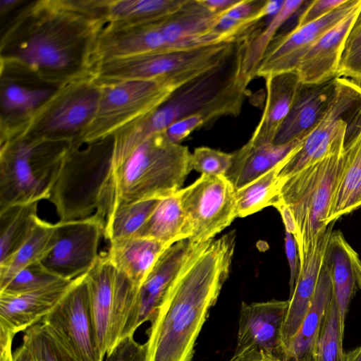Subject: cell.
Segmentation results:
<instances>
[{"label":"cell","mask_w":361,"mask_h":361,"mask_svg":"<svg viewBox=\"0 0 361 361\" xmlns=\"http://www.w3.org/2000/svg\"><path fill=\"white\" fill-rule=\"evenodd\" d=\"M107 0L27 1L0 41L1 73L30 75L61 87L91 75Z\"/></svg>","instance_id":"cell-1"},{"label":"cell","mask_w":361,"mask_h":361,"mask_svg":"<svg viewBox=\"0 0 361 361\" xmlns=\"http://www.w3.org/2000/svg\"><path fill=\"white\" fill-rule=\"evenodd\" d=\"M235 231L195 245L147 330L145 361H191L210 309L227 280Z\"/></svg>","instance_id":"cell-2"},{"label":"cell","mask_w":361,"mask_h":361,"mask_svg":"<svg viewBox=\"0 0 361 361\" xmlns=\"http://www.w3.org/2000/svg\"><path fill=\"white\" fill-rule=\"evenodd\" d=\"M192 171L188 147L172 142L166 131L156 133L129 151L111 147L98 166V194L93 216L104 225L118 207L161 199L182 188Z\"/></svg>","instance_id":"cell-3"},{"label":"cell","mask_w":361,"mask_h":361,"mask_svg":"<svg viewBox=\"0 0 361 361\" xmlns=\"http://www.w3.org/2000/svg\"><path fill=\"white\" fill-rule=\"evenodd\" d=\"M244 42L226 62L180 86L157 109L137 118L136 132L147 138L188 116L198 130L239 115L249 85L240 74Z\"/></svg>","instance_id":"cell-4"},{"label":"cell","mask_w":361,"mask_h":361,"mask_svg":"<svg viewBox=\"0 0 361 361\" xmlns=\"http://www.w3.org/2000/svg\"><path fill=\"white\" fill-rule=\"evenodd\" d=\"M0 147L1 212L13 205L49 200L73 144L18 137Z\"/></svg>","instance_id":"cell-5"},{"label":"cell","mask_w":361,"mask_h":361,"mask_svg":"<svg viewBox=\"0 0 361 361\" xmlns=\"http://www.w3.org/2000/svg\"><path fill=\"white\" fill-rule=\"evenodd\" d=\"M244 41L111 59L97 63L91 75L102 85L152 80L176 90L226 62Z\"/></svg>","instance_id":"cell-6"},{"label":"cell","mask_w":361,"mask_h":361,"mask_svg":"<svg viewBox=\"0 0 361 361\" xmlns=\"http://www.w3.org/2000/svg\"><path fill=\"white\" fill-rule=\"evenodd\" d=\"M344 162L343 148L279 182L278 200L290 209L295 221L300 262L314 247L328 228V218Z\"/></svg>","instance_id":"cell-7"},{"label":"cell","mask_w":361,"mask_h":361,"mask_svg":"<svg viewBox=\"0 0 361 361\" xmlns=\"http://www.w3.org/2000/svg\"><path fill=\"white\" fill-rule=\"evenodd\" d=\"M94 335L102 360L121 340L138 289L106 253L85 274Z\"/></svg>","instance_id":"cell-8"},{"label":"cell","mask_w":361,"mask_h":361,"mask_svg":"<svg viewBox=\"0 0 361 361\" xmlns=\"http://www.w3.org/2000/svg\"><path fill=\"white\" fill-rule=\"evenodd\" d=\"M361 118V88L352 80L336 78V92L327 112L300 145L281 163L279 182L345 147V136Z\"/></svg>","instance_id":"cell-9"},{"label":"cell","mask_w":361,"mask_h":361,"mask_svg":"<svg viewBox=\"0 0 361 361\" xmlns=\"http://www.w3.org/2000/svg\"><path fill=\"white\" fill-rule=\"evenodd\" d=\"M101 89L91 75L61 86L16 137L68 141L79 147L97 112Z\"/></svg>","instance_id":"cell-10"},{"label":"cell","mask_w":361,"mask_h":361,"mask_svg":"<svg viewBox=\"0 0 361 361\" xmlns=\"http://www.w3.org/2000/svg\"><path fill=\"white\" fill-rule=\"evenodd\" d=\"M97 112L78 146L106 138L129 123L157 109L174 92L152 80H128L100 85Z\"/></svg>","instance_id":"cell-11"},{"label":"cell","mask_w":361,"mask_h":361,"mask_svg":"<svg viewBox=\"0 0 361 361\" xmlns=\"http://www.w3.org/2000/svg\"><path fill=\"white\" fill-rule=\"evenodd\" d=\"M236 190L225 176L201 175L179 190L186 218L188 240L198 245L209 241L237 217Z\"/></svg>","instance_id":"cell-12"},{"label":"cell","mask_w":361,"mask_h":361,"mask_svg":"<svg viewBox=\"0 0 361 361\" xmlns=\"http://www.w3.org/2000/svg\"><path fill=\"white\" fill-rule=\"evenodd\" d=\"M75 361H103L95 342L85 274L41 321Z\"/></svg>","instance_id":"cell-13"},{"label":"cell","mask_w":361,"mask_h":361,"mask_svg":"<svg viewBox=\"0 0 361 361\" xmlns=\"http://www.w3.org/2000/svg\"><path fill=\"white\" fill-rule=\"evenodd\" d=\"M104 225L94 216L55 224L51 246L40 261L49 271L64 280L87 273L97 262Z\"/></svg>","instance_id":"cell-14"},{"label":"cell","mask_w":361,"mask_h":361,"mask_svg":"<svg viewBox=\"0 0 361 361\" xmlns=\"http://www.w3.org/2000/svg\"><path fill=\"white\" fill-rule=\"evenodd\" d=\"M361 7V0L345 1L322 18L303 25H295L283 34L276 35L267 49L256 77H269L295 72L305 53L326 32L349 13Z\"/></svg>","instance_id":"cell-15"},{"label":"cell","mask_w":361,"mask_h":361,"mask_svg":"<svg viewBox=\"0 0 361 361\" xmlns=\"http://www.w3.org/2000/svg\"><path fill=\"white\" fill-rule=\"evenodd\" d=\"M288 306V300L243 302L233 356L265 354L286 360L282 331Z\"/></svg>","instance_id":"cell-16"},{"label":"cell","mask_w":361,"mask_h":361,"mask_svg":"<svg viewBox=\"0 0 361 361\" xmlns=\"http://www.w3.org/2000/svg\"><path fill=\"white\" fill-rule=\"evenodd\" d=\"M60 87L18 73H1V143L19 136Z\"/></svg>","instance_id":"cell-17"},{"label":"cell","mask_w":361,"mask_h":361,"mask_svg":"<svg viewBox=\"0 0 361 361\" xmlns=\"http://www.w3.org/2000/svg\"><path fill=\"white\" fill-rule=\"evenodd\" d=\"M195 244L188 239L168 247L159 257L138 288L134 302L123 327L121 340L134 335L145 322H151L188 253Z\"/></svg>","instance_id":"cell-18"},{"label":"cell","mask_w":361,"mask_h":361,"mask_svg":"<svg viewBox=\"0 0 361 361\" xmlns=\"http://www.w3.org/2000/svg\"><path fill=\"white\" fill-rule=\"evenodd\" d=\"M74 280H61L23 293L0 292V331L15 336L40 322L63 298Z\"/></svg>","instance_id":"cell-19"},{"label":"cell","mask_w":361,"mask_h":361,"mask_svg":"<svg viewBox=\"0 0 361 361\" xmlns=\"http://www.w3.org/2000/svg\"><path fill=\"white\" fill-rule=\"evenodd\" d=\"M336 78L319 84H300L292 108L273 145L302 140L329 109L336 92Z\"/></svg>","instance_id":"cell-20"},{"label":"cell","mask_w":361,"mask_h":361,"mask_svg":"<svg viewBox=\"0 0 361 361\" xmlns=\"http://www.w3.org/2000/svg\"><path fill=\"white\" fill-rule=\"evenodd\" d=\"M334 223L329 224L314 247L300 262L299 273L288 300V306L282 331L286 359L290 341L298 331L311 305Z\"/></svg>","instance_id":"cell-21"},{"label":"cell","mask_w":361,"mask_h":361,"mask_svg":"<svg viewBox=\"0 0 361 361\" xmlns=\"http://www.w3.org/2000/svg\"><path fill=\"white\" fill-rule=\"evenodd\" d=\"M361 7L326 32L305 53L295 73L302 84H319L337 77L348 34Z\"/></svg>","instance_id":"cell-22"},{"label":"cell","mask_w":361,"mask_h":361,"mask_svg":"<svg viewBox=\"0 0 361 361\" xmlns=\"http://www.w3.org/2000/svg\"><path fill=\"white\" fill-rule=\"evenodd\" d=\"M324 262L330 271L334 296L345 329L349 304L361 289V259L343 233L335 231L331 234Z\"/></svg>","instance_id":"cell-23"},{"label":"cell","mask_w":361,"mask_h":361,"mask_svg":"<svg viewBox=\"0 0 361 361\" xmlns=\"http://www.w3.org/2000/svg\"><path fill=\"white\" fill-rule=\"evenodd\" d=\"M266 101L258 125L249 142L257 145H272L288 116L300 81L295 72L273 75L266 78Z\"/></svg>","instance_id":"cell-24"},{"label":"cell","mask_w":361,"mask_h":361,"mask_svg":"<svg viewBox=\"0 0 361 361\" xmlns=\"http://www.w3.org/2000/svg\"><path fill=\"white\" fill-rule=\"evenodd\" d=\"M302 140L282 145H257L249 141L232 153L225 176L237 190L252 182L281 162Z\"/></svg>","instance_id":"cell-25"},{"label":"cell","mask_w":361,"mask_h":361,"mask_svg":"<svg viewBox=\"0 0 361 361\" xmlns=\"http://www.w3.org/2000/svg\"><path fill=\"white\" fill-rule=\"evenodd\" d=\"M168 247L154 240L133 236L111 242L106 254L114 267L139 288Z\"/></svg>","instance_id":"cell-26"},{"label":"cell","mask_w":361,"mask_h":361,"mask_svg":"<svg viewBox=\"0 0 361 361\" xmlns=\"http://www.w3.org/2000/svg\"><path fill=\"white\" fill-rule=\"evenodd\" d=\"M333 296L330 271L324 260L311 305L287 348V361H306L310 358L323 317Z\"/></svg>","instance_id":"cell-27"},{"label":"cell","mask_w":361,"mask_h":361,"mask_svg":"<svg viewBox=\"0 0 361 361\" xmlns=\"http://www.w3.org/2000/svg\"><path fill=\"white\" fill-rule=\"evenodd\" d=\"M136 237L158 241L167 247L188 239L186 218L179 190L159 200Z\"/></svg>","instance_id":"cell-28"},{"label":"cell","mask_w":361,"mask_h":361,"mask_svg":"<svg viewBox=\"0 0 361 361\" xmlns=\"http://www.w3.org/2000/svg\"><path fill=\"white\" fill-rule=\"evenodd\" d=\"M344 166L328 218L329 224L354 210L361 185V124L345 140Z\"/></svg>","instance_id":"cell-29"},{"label":"cell","mask_w":361,"mask_h":361,"mask_svg":"<svg viewBox=\"0 0 361 361\" xmlns=\"http://www.w3.org/2000/svg\"><path fill=\"white\" fill-rule=\"evenodd\" d=\"M186 0H107L106 25L129 26L153 23L178 11Z\"/></svg>","instance_id":"cell-30"},{"label":"cell","mask_w":361,"mask_h":361,"mask_svg":"<svg viewBox=\"0 0 361 361\" xmlns=\"http://www.w3.org/2000/svg\"><path fill=\"white\" fill-rule=\"evenodd\" d=\"M305 2L304 0H285L266 27L257 28L244 42L240 74L248 84L256 77L262 57L277 31Z\"/></svg>","instance_id":"cell-31"},{"label":"cell","mask_w":361,"mask_h":361,"mask_svg":"<svg viewBox=\"0 0 361 361\" xmlns=\"http://www.w3.org/2000/svg\"><path fill=\"white\" fill-rule=\"evenodd\" d=\"M38 202L16 204L0 212V264L16 252L32 233L39 220Z\"/></svg>","instance_id":"cell-32"},{"label":"cell","mask_w":361,"mask_h":361,"mask_svg":"<svg viewBox=\"0 0 361 361\" xmlns=\"http://www.w3.org/2000/svg\"><path fill=\"white\" fill-rule=\"evenodd\" d=\"M55 224L39 219L25 243L6 261L0 264V288L26 267L40 262L51 246Z\"/></svg>","instance_id":"cell-33"},{"label":"cell","mask_w":361,"mask_h":361,"mask_svg":"<svg viewBox=\"0 0 361 361\" xmlns=\"http://www.w3.org/2000/svg\"><path fill=\"white\" fill-rule=\"evenodd\" d=\"M281 163V162H280ZM280 163L235 192L237 217L243 218L272 206L278 201Z\"/></svg>","instance_id":"cell-34"},{"label":"cell","mask_w":361,"mask_h":361,"mask_svg":"<svg viewBox=\"0 0 361 361\" xmlns=\"http://www.w3.org/2000/svg\"><path fill=\"white\" fill-rule=\"evenodd\" d=\"M23 332L13 361H75L41 322Z\"/></svg>","instance_id":"cell-35"},{"label":"cell","mask_w":361,"mask_h":361,"mask_svg":"<svg viewBox=\"0 0 361 361\" xmlns=\"http://www.w3.org/2000/svg\"><path fill=\"white\" fill-rule=\"evenodd\" d=\"M344 331L333 296L323 317L311 355L306 361H344Z\"/></svg>","instance_id":"cell-36"},{"label":"cell","mask_w":361,"mask_h":361,"mask_svg":"<svg viewBox=\"0 0 361 361\" xmlns=\"http://www.w3.org/2000/svg\"><path fill=\"white\" fill-rule=\"evenodd\" d=\"M159 200L138 201L118 207L106 221L103 235L110 243L135 236L148 219Z\"/></svg>","instance_id":"cell-37"},{"label":"cell","mask_w":361,"mask_h":361,"mask_svg":"<svg viewBox=\"0 0 361 361\" xmlns=\"http://www.w3.org/2000/svg\"><path fill=\"white\" fill-rule=\"evenodd\" d=\"M338 78L361 81V9L348 34L340 59Z\"/></svg>","instance_id":"cell-38"},{"label":"cell","mask_w":361,"mask_h":361,"mask_svg":"<svg viewBox=\"0 0 361 361\" xmlns=\"http://www.w3.org/2000/svg\"><path fill=\"white\" fill-rule=\"evenodd\" d=\"M62 279L45 269L40 262L32 264L19 271L0 292L23 293L39 289Z\"/></svg>","instance_id":"cell-39"},{"label":"cell","mask_w":361,"mask_h":361,"mask_svg":"<svg viewBox=\"0 0 361 361\" xmlns=\"http://www.w3.org/2000/svg\"><path fill=\"white\" fill-rule=\"evenodd\" d=\"M232 159V153H226L207 147H200L191 153V168L207 176H225Z\"/></svg>","instance_id":"cell-40"},{"label":"cell","mask_w":361,"mask_h":361,"mask_svg":"<svg viewBox=\"0 0 361 361\" xmlns=\"http://www.w3.org/2000/svg\"><path fill=\"white\" fill-rule=\"evenodd\" d=\"M106 356V361H145L147 348L145 343L137 342L134 335L127 336Z\"/></svg>","instance_id":"cell-41"},{"label":"cell","mask_w":361,"mask_h":361,"mask_svg":"<svg viewBox=\"0 0 361 361\" xmlns=\"http://www.w3.org/2000/svg\"><path fill=\"white\" fill-rule=\"evenodd\" d=\"M345 0H314L310 1L307 6L300 15L297 25H303L315 21L330 13Z\"/></svg>","instance_id":"cell-42"},{"label":"cell","mask_w":361,"mask_h":361,"mask_svg":"<svg viewBox=\"0 0 361 361\" xmlns=\"http://www.w3.org/2000/svg\"><path fill=\"white\" fill-rule=\"evenodd\" d=\"M285 250L290 268V294L293 290L295 283L299 273L300 261L298 252V247L294 236L290 233L286 232Z\"/></svg>","instance_id":"cell-43"},{"label":"cell","mask_w":361,"mask_h":361,"mask_svg":"<svg viewBox=\"0 0 361 361\" xmlns=\"http://www.w3.org/2000/svg\"><path fill=\"white\" fill-rule=\"evenodd\" d=\"M274 207L277 209L281 216L286 232L292 234L295 239L297 236V228L294 216L290 209L279 200L275 203Z\"/></svg>","instance_id":"cell-44"},{"label":"cell","mask_w":361,"mask_h":361,"mask_svg":"<svg viewBox=\"0 0 361 361\" xmlns=\"http://www.w3.org/2000/svg\"><path fill=\"white\" fill-rule=\"evenodd\" d=\"M238 1L239 0H202L207 8L217 14L226 11Z\"/></svg>","instance_id":"cell-45"},{"label":"cell","mask_w":361,"mask_h":361,"mask_svg":"<svg viewBox=\"0 0 361 361\" xmlns=\"http://www.w3.org/2000/svg\"><path fill=\"white\" fill-rule=\"evenodd\" d=\"M27 1L25 0H1L0 1V17L4 18L8 15L11 11L18 10Z\"/></svg>","instance_id":"cell-46"},{"label":"cell","mask_w":361,"mask_h":361,"mask_svg":"<svg viewBox=\"0 0 361 361\" xmlns=\"http://www.w3.org/2000/svg\"><path fill=\"white\" fill-rule=\"evenodd\" d=\"M235 361H287L265 354H252L242 357H235Z\"/></svg>","instance_id":"cell-47"},{"label":"cell","mask_w":361,"mask_h":361,"mask_svg":"<svg viewBox=\"0 0 361 361\" xmlns=\"http://www.w3.org/2000/svg\"><path fill=\"white\" fill-rule=\"evenodd\" d=\"M344 361H361V345L345 353Z\"/></svg>","instance_id":"cell-48"},{"label":"cell","mask_w":361,"mask_h":361,"mask_svg":"<svg viewBox=\"0 0 361 361\" xmlns=\"http://www.w3.org/2000/svg\"><path fill=\"white\" fill-rule=\"evenodd\" d=\"M0 361H13V352L12 348L0 350Z\"/></svg>","instance_id":"cell-49"},{"label":"cell","mask_w":361,"mask_h":361,"mask_svg":"<svg viewBox=\"0 0 361 361\" xmlns=\"http://www.w3.org/2000/svg\"><path fill=\"white\" fill-rule=\"evenodd\" d=\"M361 207V185L357 194V197L354 203V210Z\"/></svg>","instance_id":"cell-50"},{"label":"cell","mask_w":361,"mask_h":361,"mask_svg":"<svg viewBox=\"0 0 361 361\" xmlns=\"http://www.w3.org/2000/svg\"><path fill=\"white\" fill-rule=\"evenodd\" d=\"M361 88V81L355 82Z\"/></svg>","instance_id":"cell-51"},{"label":"cell","mask_w":361,"mask_h":361,"mask_svg":"<svg viewBox=\"0 0 361 361\" xmlns=\"http://www.w3.org/2000/svg\"><path fill=\"white\" fill-rule=\"evenodd\" d=\"M228 361H233V359L231 357Z\"/></svg>","instance_id":"cell-52"}]
</instances>
